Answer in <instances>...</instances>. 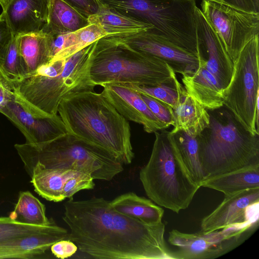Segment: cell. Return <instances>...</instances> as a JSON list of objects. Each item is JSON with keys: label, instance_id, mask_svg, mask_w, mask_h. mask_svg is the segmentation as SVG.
I'll use <instances>...</instances> for the list:
<instances>
[{"label": "cell", "instance_id": "6da1fadb", "mask_svg": "<svg viewBox=\"0 0 259 259\" xmlns=\"http://www.w3.org/2000/svg\"><path fill=\"white\" fill-rule=\"evenodd\" d=\"M63 220L67 239L96 258L176 259L164 239L163 223L149 225L116 211L102 198H69Z\"/></svg>", "mask_w": 259, "mask_h": 259}, {"label": "cell", "instance_id": "7a4b0ae2", "mask_svg": "<svg viewBox=\"0 0 259 259\" xmlns=\"http://www.w3.org/2000/svg\"><path fill=\"white\" fill-rule=\"evenodd\" d=\"M58 113L68 133L99 147L123 164L134 158L129 122L100 93L84 91L63 98Z\"/></svg>", "mask_w": 259, "mask_h": 259}, {"label": "cell", "instance_id": "3957f363", "mask_svg": "<svg viewBox=\"0 0 259 259\" xmlns=\"http://www.w3.org/2000/svg\"><path fill=\"white\" fill-rule=\"evenodd\" d=\"M209 111V124L197 136L205 180L259 165V135L246 130L224 106Z\"/></svg>", "mask_w": 259, "mask_h": 259}, {"label": "cell", "instance_id": "277c9868", "mask_svg": "<svg viewBox=\"0 0 259 259\" xmlns=\"http://www.w3.org/2000/svg\"><path fill=\"white\" fill-rule=\"evenodd\" d=\"M96 42V41H95ZM95 42L67 58L51 60L13 85L11 90L43 112L57 114L61 100L69 95L94 91L91 76Z\"/></svg>", "mask_w": 259, "mask_h": 259}, {"label": "cell", "instance_id": "5b68a950", "mask_svg": "<svg viewBox=\"0 0 259 259\" xmlns=\"http://www.w3.org/2000/svg\"><path fill=\"white\" fill-rule=\"evenodd\" d=\"M92 55L90 73L96 85L155 86L171 83L177 78L164 60L133 50L109 36L96 41Z\"/></svg>", "mask_w": 259, "mask_h": 259}, {"label": "cell", "instance_id": "8992f818", "mask_svg": "<svg viewBox=\"0 0 259 259\" xmlns=\"http://www.w3.org/2000/svg\"><path fill=\"white\" fill-rule=\"evenodd\" d=\"M15 148L27 172L39 163L46 168L80 171L94 180L110 181L123 170V164L109 152L69 133L46 143L17 144Z\"/></svg>", "mask_w": 259, "mask_h": 259}, {"label": "cell", "instance_id": "52a82bcc", "mask_svg": "<svg viewBox=\"0 0 259 259\" xmlns=\"http://www.w3.org/2000/svg\"><path fill=\"white\" fill-rule=\"evenodd\" d=\"M101 1L117 14L151 26L152 28L147 33L202 58L198 53L196 33V0Z\"/></svg>", "mask_w": 259, "mask_h": 259}, {"label": "cell", "instance_id": "ba28073f", "mask_svg": "<svg viewBox=\"0 0 259 259\" xmlns=\"http://www.w3.org/2000/svg\"><path fill=\"white\" fill-rule=\"evenodd\" d=\"M152 152L140 171L147 196L176 213L188 207L200 188L191 178L170 143L166 131L155 132Z\"/></svg>", "mask_w": 259, "mask_h": 259}, {"label": "cell", "instance_id": "9c48e42d", "mask_svg": "<svg viewBox=\"0 0 259 259\" xmlns=\"http://www.w3.org/2000/svg\"><path fill=\"white\" fill-rule=\"evenodd\" d=\"M224 106L243 127L258 134V35L248 42L233 62L228 85L223 90Z\"/></svg>", "mask_w": 259, "mask_h": 259}, {"label": "cell", "instance_id": "30bf717a", "mask_svg": "<svg viewBox=\"0 0 259 259\" xmlns=\"http://www.w3.org/2000/svg\"><path fill=\"white\" fill-rule=\"evenodd\" d=\"M258 223L234 224L208 233H188L173 229L168 241L178 248L176 259H212L239 246L256 230Z\"/></svg>", "mask_w": 259, "mask_h": 259}, {"label": "cell", "instance_id": "8fae6325", "mask_svg": "<svg viewBox=\"0 0 259 259\" xmlns=\"http://www.w3.org/2000/svg\"><path fill=\"white\" fill-rule=\"evenodd\" d=\"M201 7L233 62L246 44L258 35L259 13L246 12L208 1H202Z\"/></svg>", "mask_w": 259, "mask_h": 259}, {"label": "cell", "instance_id": "7c38bea8", "mask_svg": "<svg viewBox=\"0 0 259 259\" xmlns=\"http://www.w3.org/2000/svg\"><path fill=\"white\" fill-rule=\"evenodd\" d=\"M0 112L21 131L27 143L38 145L68 133L59 115H50L39 110L12 91Z\"/></svg>", "mask_w": 259, "mask_h": 259}, {"label": "cell", "instance_id": "4fadbf2b", "mask_svg": "<svg viewBox=\"0 0 259 259\" xmlns=\"http://www.w3.org/2000/svg\"><path fill=\"white\" fill-rule=\"evenodd\" d=\"M108 36L133 50L164 60L176 73L182 75L196 72L206 62L199 56L146 31Z\"/></svg>", "mask_w": 259, "mask_h": 259}, {"label": "cell", "instance_id": "5bb4252c", "mask_svg": "<svg viewBox=\"0 0 259 259\" xmlns=\"http://www.w3.org/2000/svg\"><path fill=\"white\" fill-rule=\"evenodd\" d=\"M259 188L225 195L223 201L201 222V231L208 233L234 224L258 222Z\"/></svg>", "mask_w": 259, "mask_h": 259}, {"label": "cell", "instance_id": "9a60e30c", "mask_svg": "<svg viewBox=\"0 0 259 259\" xmlns=\"http://www.w3.org/2000/svg\"><path fill=\"white\" fill-rule=\"evenodd\" d=\"M194 18L199 54L206 60V69L224 89L231 80L233 62L219 36L197 7Z\"/></svg>", "mask_w": 259, "mask_h": 259}, {"label": "cell", "instance_id": "2e32d148", "mask_svg": "<svg viewBox=\"0 0 259 259\" xmlns=\"http://www.w3.org/2000/svg\"><path fill=\"white\" fill-rule=\"evenodd\" d=\"M102 87L101 94L116 110L127 120L142 125L146 132L152 133L168 127L153 114L139 92L122 84Z\"/></svg>", "mask_w": 259, "mask_h": 259}, {"label": "cell", "instance_id": "e0dca14e", "mask_svg": "<svg viewBox=\"0 0 259 259\" xmlns=\"http://www.w3.org/2000/svg\"><path fill=\"white\" fill-rule=\"evenodd\" d=\"M51 0H12L4 12L13 35L41 31L47 23Z\"/></svg>", "mask_w": 259, "mask_h": 259}, {"label": "cell", "instance_id": "ac0fdd59", "mask_svg": "<svg viewBox=\"0 0 259 259\" xmlns=\"http://www.w3.org/2000/svg\"><path fill=\"white\" fill-rule=\"evenodd\" d=\"M206 63V62H205ZM205 63L191 74L184 75L182 80L186 92L207 110L224 106L223 90Z\"/></svg>", "mask_w": 259, "mask_h": 259}, {"label": "cell", "instance_id": "d6986e66", "mask_svg": "<svg viewBox=\"0 0 259 259\" xmlns=\"http://www.w3.org/2000/svg\"><path fill=\"white\" fill-rule=\"evenodd\" d=\"M175 124L169 132L182 131L193 136L199 135L209 124L207 110L186 91L174 110Z\"/></svg>", "mask_w": 259, "mask_h": 259}, {"label": "cell", "instance_id": "ffe728a7", "mask_svg": "<svg viewBox=\"0 0 259 259\" xmlns=\"http://www.w3.org/2000/svg\"><path fill=\"white\" fill-rule=\"evenodd\" d=\"M53 223L47 226H36L18 223L9 217H0V258L5 255L10 258H28V254L20 248L21 238L44 232Z\"/></svg>", "mask_w": 259, "mask_h": 259}, {"label": "cell", "instance_id": "44dd1931", "mask_svg": "<svg viewBox=\"0 0 259 259\" xmlns=\"http://www.w3.org/2000/svg\"><path fill=\"white\" fill-rule=\"evenodd\" d=\"M75 171L49 168L39 163L35 164L27 172L31 177L35 191L42 198L56 202L64 200L63 189L66 181Z\"/></svg>", "mask_w": 259, "mask_h": 259}, {"label": "cell", "instance_id": "7402d4cb", "mask_svg": "<svg viewBox=\"0 0 259 259\" xmlns=\"http://www.w3.org/2000/svg\"><path fill=\"white\" fill-rule=\"evenodd\" d=\"M110 202L116 211L145 224L155 225L162 222L163 208L151 199L133 192L120 195Z\"/></svg>", "mask_w": 259, "mask_h": 259}, {"label": "cell", "instance_id": "603a6c76", "mask_svg": "<svg viewBox=\"0 0 259 259\" xmlns=\"http://www.w3.org/2000/svg\"><path fill=\"white\" fill-rule=\"evenodd\" d=\"M90 24L84 17L62 0H51L47 24L41 32L49 35L76 31Z\"/></svg>", "mask_w": 259, "mask_h": 259}, {"label": "cell", "instance_id": "cb8c5ba5", "mask_svg": "<svg viewBox=\"0 0 259 259\" xmlns=\"http://www.w3.org/2000/svg\"><path fill=\"white\" fill-rule=\"evenodd\" d=\"M166 136L191 178L201 187L205 178L199 158L197 136L182 131L166 132Z\"/></svg>", "mask_w": 259, "mask_h": 259}, {"label": "cell", "instance_id": "d4e9b609", "mask_svg": "<svg viewBox=\"0 0 259 259\" xmlns=\"http://www.w3.org/2000/svg\"><path fill=\"white\" fill-rule=\"evenodd\" d=\"M201 187L229 195L238 192L259 188V165L241 168L205 180Z\"/></svg>", "mask_w": 259, "mask_h": 259}, {"label": "cell", "instance_id": "484cf974", "mask_svg": "<svg viewBox=\"0 0 259 259\" xmlns=\"http://www.w3.org/2000/svg\"><path fill=\"white\" fill-rule=\"evenodd\" d=\"M19 48L27 69L28 76L53 58L50 37L41 31L19 35Z\"/></svg>", "mask_w": 259, "mask_h": 259}, {"label": "cell", "instance_id": "4316f807", "mask_svg": "<svg viewBox=\"0 0 259 259\" xmlns=\"http://www.w3.org/2000/svg\"><path fill=\"white\" fill-rule=\"evenodd\" d=\"M99 24H90L76 31L56 35L54 45L59 53L52 60L66 59L98 39L107 36Z\"/></svg>", "mask_w": 259, "mask_h": 259}, {"label": "cell", "instance_id": "83f0119b", "mask_svg": "<svg viewBox=\"0 0 259 259\" xmlns=\"http://www.w3.org/2000/svg\"><path fill=\"white\" fill-rule=\"evenodd\" d=\"M9 217L14 221L28 225L47 226L52 223L46 216L45 205L28 191L20 192Z\"/></svg>", "mask_w": 259, "mask_h": 259}, {"label": "cell", "instance_id": "f1b7e54d", "mask_svg": "<svg viewBox=\"0 0 259 259\" xmlns=\"http://www.w3.org/2000/svg\"><path fill=\"white\" fill-rule=\"evenodd\" d=\"M88 19L90 24L100 25L107 36L147 31L152 28L150 25L117 14L105 6L99 14L89 17Z\"/></svg>", "mask_w": 259, "mask_h": 259}, {"label": "cell", "instance_id": "f546056e", "mask_svg": "<svg viewBox=\"0 0 259 259\" xmlns=\"http://www.w3.org/2000/svg\"><path fill=\"white\" fill-rule=\"evenodd\" d=\"M19 35L13 38L0 61V76L11 87L28 75L27 69L19 48Z\"/></svg>", "mask_w": 259, "mask_h": 259}, {"label": "cell", "instance_id": "4dcf8cb0", "mask_svg": "<svg viewBox=\"0 0 259 259\" xmlns=\"http://www.w3.org/2000/svg\"><path fill=\"white\" fill-rule=\"evenodd\" d=\"M140 94L147 95L174 110L179 103L185 89L177 78L171 83L155 86H141L122 84Z\"/></svg>", "mask_w": 259, "mask_h": 259}, {"label": "cell", "instance_id": "1f68e13d", "mask_svg": "<svg viewBox=\"0 0 259 259\" xmlns=\"http://www.w3.org/2000/svg\"><path fill=\"white\" fill-rule=\"evenodd\" d=\"M93 180L90 175L75 171L65 182L63 189L64 199L72 198L80 190L93 189L95 187Z\"/></svg>", "mask_w": 259, "mask_h": 259}, {"label": "cell", "instance_id": "d6a6232c", "mask_svg": "<svg viewBox=\"0 0 259 259\" xmlns=\"http://www.w3.org/2000/svg\"><path fill=\"white\" fill-rule=\"evenodd\" d=\"M140 94L152 112L161 122L167 127L170 125L174 126L175 120L173 110L171 108L150 96L145 94Z\"/></svg>", "mask_w": 259, "mask_h": 259}, {"label": "cell", "instance_id": "836d02e7", "mask_svg": "<svg viewBox=\"0 0 259 259\" xmlns=\"http://www.w3.org/2000/svg\"><path fill=\"white\" fill-rule=\"evenodd\" d=\"M87 18L99 14L104 8L101 0H62Z\"/></svg>", "mask_w": 259, "mask_h": 259}, {"label": "cell", "instance_id": "e575fe53", "mask_svg": "<svg viewBox=\"0 0 259 259\" xmlns=\"http://www.w3.org/2000/svg\"><path fill=\"white\" fill-rule=\"evenodd\" d=\"M50 249L53 254L56 257L66 258L72 256L78 248L73 242L65 239L54 243Z\"/></svg>", "mask_w": 259, "mask_h": 259}, {"label": "cell", "instance_id": "d590c367", "mask_svg": "<svg viewBox=\"0 0 259 259\" xmlns=\"http://www.w3.org/2000/svg\"><path fill=\"white\" fill-rule=\"evenodd\" d=\"M13 36L5 13L3 12L0 15V61L4 56Z\"/></svg>", "mask_w": 259, "mask_h": 259}, {"label": "cell", "instance_id": "8d00e7d4", "mask_svg": "<svg viewBox=\"0 0 259 259\" xmlns=\"http://www.w3.org/2000/svg\"><path fill=\"white\" fill-rule=\"evenodd\" d=\"M213 2L228 5L231 7L237 9L238 10L253 13H258V12L251 0H202Z\"/></svg>", "mask_w": 259, "mask_h": 259}, {"label": "cell", "instance_id": "74e56055", "mask_svg": "<svg viewBox=\"0 0 259 259\" xmlns=\"http://www.w3.org/2000/svg\"><path fill=\"white\" fill-rule=\"evenodd\" d=\"M12 90L8 83L0 76V108L9 100Z\"/></svg>", "mask_w": 259, "mask_h": 259}, {"label": "cell", "instance_id": "f35d334b", "mask_svg": "<svg viewBox=\"0 0 259 259\" xmlns=\"http://www.w3.org/2000/svg\"><path fill=\"white\" fill-rule=\"evenodd\" d=\"M12 0H0V5H1L3 11H5L9 4Z\"/></svg>", "mask_w": 259, "mask_h": 259}, {"label": "cell", "instance_id": "ab89813d", "mask_svg": "<svg viewBox=\"0 0 259 259\" xmlns=\"http://www.w3.org/2000/svg\"><path fill=\"white\" fill-rule=\"evenodd\" d=\"M252 2L256 9L259 12V0H251Z\"/></svg>", "mask_w": 259, "mask_h": 259}]
</instances>
